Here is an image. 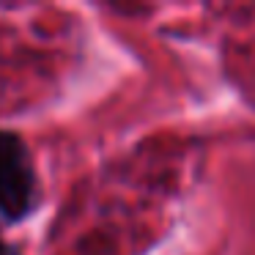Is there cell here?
I'll return each mask as SVG.
<instances>
[{"instance_id": "obj_1", "label": "cell", "mask_w": 255, "mask_h": 255, "mask_svg": "<svg viewBox=\"0 0 255 255\" xmlns=\"http://www.w3.org/2000/svg\"><path fill=\"white\" fill-rule=\"evenodd\" d=\"M39 203L33 159L22 137L0 129V214L8 222H19Z\"/></svg>"}, {"instance_id": "obj_2", "label": "cell", "mask_w": 255, "mask_h": 255, "mask_svg": "<svg viewBox=\"0 0 255 255\" xmlns=\"http://www.w3.org/2000/svg\"><path fill=\"white\" fill-rule=\"evenodd\" d=\"M0 255H19V253L8 242H3V236H0Z\"/></svg>"}]
</instances>
